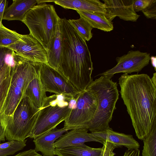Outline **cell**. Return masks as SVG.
Here are the masks:
<instances>
[{
	"label": "cell",
	"instance_id": "obj_1",
	"mask_svg": "<svg viewBox=\"0 0 156 156\" xmlns=\"http://www.w3.org/2000/svg\"><path fill=\"white\" fill-rule=\"evenodd\" d=\"M119 81L121 97L136 136L143 140L156 127V86L144 73H124Z\"/></svg>",
	"mask_w": 156,
	"mask_h": 156
},
{
	"label": "cell",
	"instance_id": "obj_2",
	"mask_svg": "<svg viewBox=\"0 0 156 156\" xmlns=\"http://www.w3.org/2000/svg\"><path fill=\"white\" fill-rule=\"evenodd\" d=\"M59 27L62 50L58 71L81 92L93 81L90 53L86 41L68 20L60 19Z\"/></svg>",
	"mask_w": 156,
	"mask_h": 156
},
{
	"label": "cell",
	"instance_id": "obj_3",
	"mask_svg": "<svg viewBox=\"0 0 156 156\" xmlns=\"http://www.w3.org/2000/svg\"><path fill=\"white\" fill-rule=\"evenodd\" d=\"M116 82L105 76H101L92 82L87 87L88 90L96 96L98 105L93 119L86 128L91 132L109 128V123L116 109L119 97Z\"/></svg>",
	"mask_w": 156,
	"mask_h": 156
},
{
	"label": "cell",
	"instance_id": "obj_4",
	"mask_svg": "<svg viewBox=\"0 0 156 156\" xmlns=\"http://www.w3.org/2000/svg\"><path fill=\"white\" fill-rule=\"evenodd\" d=\"M13 64L12 79L4 110V115L11 117L18 105L25 96L29 83L40 73L42 63L32 62L12 51Z\"/></svg>",
	"mask_w": 156,
	"mask_h": 156
},
{
	"label": "cell",
	"instance_id": "obj_5",
	"mask_svg": "<svg viewBox=\"0 0 156 156\" xmlns=\"http://www.w3.org/2000/svg\"><path fill=\"white\" fill-rule=\"evenodd\" d=\"M60 19L53 5L43 3L30 9L22 22L46 51L56 34Z\"/></svg>",
	"mask_w": 156,
	"mask_h": 156
},
{
	"label": "cell",
	"instance_id": "obj_6",
	"mask_svg": "<svg viewBox=\"0 0 156 156\" xmlns=\"http://www.w3.org/2000/svg\"><path fill=\"white\" fill-rule=\"evenodd\" d=\"M55 94L47 98L40 109L29 137L34 138L56 127L69 116L73 105L72 101L59 99Z\"/></svg>",
	"mask_w": 156,
	"mask_h": 156
},
{
	"label": "cell",
	"instance_id": "obj_7",
	"mask_svg": "<svg viewBox=\"0 0 156 156\" xmlns=\"http://www.w3.org/2000/svg\"><path fill=\"white\" fill-rule=\"evenodd\" d=\"M40 110L25 96L18 105L12 115L8 117L5 131L6 139L9 141H21L29 137Z\"/></svg>",
	"mask_w": 156,
	"mask_h": 156
},
{
	"label": "cell",
	"instance_id": "obj_8",
	"mask_svg": "<svg viewBox=\"0 0 156 156\" xmlns=\"http://www.w3.org/2000/svg\"><path fill=\"white\" fill-rule=\"evenodd\" d=\"M74 99L75 104L64 121V127L71 130L86 128L96 111L98 105L97 98L93 93L86 90L80 93Z\"/></svg>",
	"mask_w": 156,
	"mask_h": 156
},
{
	"label": "cell",
	"instance_id": "obj_9",
	"mask_svg": "<svg viewBox=\"0 0 156 156\" xmlns=\"http://www.w3.org/2000/svg\"><path fill=\"white\" fill-rule=\"evenodd\" d=\"M40 78L46 92L62 95L69 102L80 93L58 71L47 64L42 63Z\"/></svg>",
	"mask_w": 156,
	"mask_h": 156
},
{
	"label": "cell",
	"instance_id": "obj_10",
	"mask_svg": "<svg viewBox=\"0 0 156 156\" xmlns=\"http://www.w3.org/2000/svg\"><path fill=\"white\" fill-rule=\"evenodd\" d=\"M150 58L149 53L130 50L127 54L116 58L117 64L115 66L97 76H105L111 79L116 73L138 72L148 65Z\"/></svg>",
	"mask_w": 156,
	"mask_h": 156
},
{
	"label": "cell",
	"instance_id": "obj_11",
	"mask_svg": "<svg viewBox=\"0 0 156 156\" xmlns=\"http://www.w3.org/2000/svg\"><path fill=\"white\" fill-rule=\"evenodd\" d=\"M7 48L29 61L48 64L46 49L41 43L30 34H22L20 41Z\"/></svg>",
	"mask_w": 156,
	"mask_h": 156
},
{
	"label": "cell",
	"instance_id": "obj_12",
	"mask_svg": "<svg viewBox=\"0 0 156 156\" xmlns=\"http://www.w3.org/2000/svg\"><path fill=\"white\" fill-rule=\"evenodd\" d=\"M106 18L110 22L116 16L125 21L136 22L140 16L134 10L133 0H103Z\"/></svg>",
	"mask_w": 156,
	"mask_h": 156
},
{
	"label": "cell",
	"instance_id": "obj_13",
	"mask_svg": "<svg viewBox=\"0 0 156 156\" xmlns=\"http://www.w3.org/2000/svg\"><path fill=\"white\" fill-rule=\"evenodd\" d=\"M88 130L84 128L74 129L62 135L55 142L54 148L65 147L84 144L85 142L94 141L103 144L104 142L88 133Z\"/></svg>",
	"mask_w": 156,
	"mask_h": 156
},
{
	"label": "cell",
	"instance_id": "obj_14",
	"mask_svg": "<svg viewBox=\"0 0 156 156\" xmlns=\"http://www.w3.org/2000/svg\"><path fill=\"white\" fill-rule=\"evenodd\" d=\"M90 133L103 142H110L118 147L124 146L129 150L139 149L140 147L139 143L132 135L114 131L111 128Z\"/></svg>",
	"mask_w": 156,
	"mask_h": 156
},
{
	"label": "cell",
	"instance_id": "obj_15",
	"mask_svg": "<svg viewBox=\"0 0 156 156\" xmlns=\"http://www.w3.org/2000/svg\"><path fill=\"white\" fill-rule=\"evenodd\" d=\"M43 3L53 2L66 9L86 11L105 15L106 10L103 3L99 0H42Z\"/></svg>",
	"mask_w": 156,
	"mask_h": 156
},
{
	"label": "cell",
	"instance_id": "obj_16",
	"mask_svg": "<svg viewBox=\"0 0 156 156\" xmlns=\"http://www.w3.org/2000/svg\"><path fill=\"white\" fill-rule=\"evenodd\" d=\"M70 128L64 127L58 129L56 127L34 138V150L41 152L43 156H55L53 144L55 141Z\"/></svg>",
	"mask_w": 156,
	"mask_h": 156
},
{
	"label": "cell",
	"instance_id": "obj_17",
	"mask_svg": "<svg viewBox=\"0 0 156 156\" xmlns=\"http://www.w3.org/2000/svg\"><path fill=\"white\" fill-rule=\"evenodd\" d=\"M37 3V0H13L5 10L2 20L22 22L26 13Z\"/></svg>",
	"mask_w": 156,
	"mask_h": 156
},
{
	"label": "cell",
	"instance_id": "obj_18",
	"mask_svg": "<svg viewBox=\"0 0 156 156\" xmlns=\"http://www.w3.org/2000/svg\"><path fill=\"white\" fill-rule=\"evenodd\" d=\"M40 78V73L29 84L25 96L37 108L40 109L47 98Z\"/></svg>",
	"mask_w": 156,
	"mask_h": 156
},
{
	"label": "cell",
	"instance_id": "obj_19",
	"mask_svg": "<svg viewBox=\"0 0 156 156\" xmlns=\"http://www.w3.org/2000/svg\"><path fill=\"white\" fill-rule=\"evenodd\" d=\"M12 64L6 60L0 71V117L5 115V106L12 79Z\"/></svg>",
	"mask_w": 156,
	"mask_h": 156
},
{
	"label": "cell",
	"instance_id": "obj_20",
	"mask_svg": "<svg viewBox=\"0 0 156 156\" xmlns=\"http://www.w3.org/2000/svg\"><path fill=\"white\" fill-rule=\"evenodd\" d=\"M61 34L58 26L56 34L46 50L48 64L58 71L62 54Z\"/></svg>",
	"mask_w": 156,
	"mask_h": 156
},
{
	"label": "cell",
	"instance_id": "obj_21",
	"mask_svg": "<svg viewBox=\"0 0 156 156\" xmlns=\"http://www.w3.org/2000/svg\"><path fill=\"white\" fill-rule=\"evenodd\" d=\"M102 149L91 147L84 144L55 148L54 154L57 156H100Z\"/></svg>",
	"mask_w": 156,
	"mask_h": 156
},
{
	"label": "cell",
	"instance_id": "obj_22",
	"mask_svg": "<svg viewBox=\"0 0 156 156\" xmlns=\"http://www.w3.org/2000/svg\"><path fill=\"white\" fill-rule=\"evenodd\" d=\"M76 11L80 17L84 19L93 28L107 32L113 29L112 22L109 21L105 15L86 11Z\"/></svg>",
	"mask_w": 156,
	"mask_h": 156
},
{
	"label": "cell",
	"instance_id": "obj_23",
	"mask_svg": "<svg viewBox=\"0 0 156 156\" xmlns=\"http://www.w3.org/2000/svg\"><path fill=\"white\" fill-rule=\"evenodd\" d=\"M21 35L11 30L0 22V47L7 48L21 39Z\"/></svg>",
	"mask_w": 156,
	"mask_h": 156
},
{
	"label": "cell",
	"instance_id": "obj_24",
	"mask_svg": "<svg viewBox=\"0 0 156 156\" xmlns=\"http://www.w3.org/2000/svg\"><path fill=\"white\" fill-rule=\"evenodd\" d=\"M68 20L85 41H89L91 38L93 28L84 19L80 17L78 19H69Z\"/></svg>",
	"mask_w": 156,
	"mask_h": 156
},
{
	"label": "cell",
	"instance_id": "obj_25",
	"mask_svg": "<svg viewBox=\"0 0 156 156\" xmlns=\"http://www.w3.org/2000/svg\"><path fill=\"white\" fill-rule=\"evenodd\" d=\"M142 156H156V127L143 140Z\"/></svg>",
	"mask_w": 156,
	"mask_h": 156
},
{
	"label": "cell",
	"instance_id": "obj_26",
	"mask_svg": "<svg viewBox=\"0 0 156 156\" xmlns=\"http://www.w3.org/2000/svg\"><path fill=\"white\" fill-rule=\"evenodd\" d=\"M27 141L26 140L21 141L12 140L7 142L0 144V149L18 148L21 150L26 145Z\"/></svg>",
	"mask_w": 156,
	"mask_h": 156
},
{
	"label": "cell",
	"instance_id": "obj_27",
	"mask_svg": "<svg viewBox=\"0 0 156 156\" xmlns=\"http://www.w3.org/2000/svg\"><path fill=\"white\" fill-rule=\"evenodd\" d=\"M148 19H156V0H153L151 3L142 11Z\"/></svg>",
	"mask_w": 156,
	"mask_h": 156
},
{
	"label": "cell",
	"instance_id": "obj_28",
	"mask_svg": "<svg viewBox=\"0 0 156 156\" xmlns=\"http://www.w3.org/2000/svg\"><path fill=\"white\" fill-rule=\"evenodd\" d=\"M118 147L113 144L105 141L104 142L101 152L100 156H114L113 150Z\"/></svg>",
	"mask_w": 156,
	"mask_h": 156
},
{
	"label": "cell",
	"instance_id": "obj_29",
	"mask_svg": "<svg viewBox=\"0 0 156 156\" xmlns=\"http://www.w3.org/2000/svg\"><path fill=\"white\" fill-rule=\"evenodd\" d=\"M153 0H133V8L136 12L142 11L147 7Z\"/></svg>",
	"mask_w": 156,
	"mask_h": 156
},
{
	"label": "cell",
	"instance_id": "obj_30",
	"mask_svg": "<svg viewBox=\"0 0 156 156\" xmlns=\"http://www.w3.org/2000/svg\"><path fill=\"white\" fill-rule=\"evenodd\" d=\"M7 121V116L3 115L0 117V143L5 140V131Z\"/></svg>",
	"mask_w": 156,
	"mask_h": 156
},
{
	"label": "cell",
	"instance_id": "obj_31",
	"mask_svg": "<svg viewBox=\"0 0 156 156\" xmlns=\"http://www.w3.org/2000/svg\"><path fill=\"white\" fill-rule=\"evenodd\" d=\"M12 51L6 48L0 47V71L5 62L7 55Z\"/></svg>",
	"mask_w": 156,
	"mask_h": 156
},
{
	"label": "cell",
	"instance_id": "obj_32",
	"mask_svg": "<svg viewBox=\"0 0 156 156\" xmlns=\"http://www.w3.org/2000/svg\"><path fill=\"white\" fill-rule=\"evenodd\" d=\"M14 156H42L36 152L34 149H30L21 152Z\"/></svg>",
	"mask_w": 156,
	"mask_h": 156
},
{
	"label": "cell",
	"instance_id": "obj_33",
	"mask_svg": "<svg viewBox=\"0 0 156 156\" xmlns=\"http://www.w3.org/2000/svg\"><path fill=\"white\" fill-rule=\"evenodd\" d=\"M8 2L6 0H0V22H2L4 12L7 8Z\"/></svg>",
	"mask_w": 156,
	"mask_h": 156
},
{
	"label": "cell",
	"instance_id": "obj_34",
	"mask_svg": "<svg viewBox=\"0 0 156 156\" xmlns=\"http://www.w3.org/2000/svg\"><path fill=\"white\" fill-rule=\"evenodd\" d=\"M18 148H10L7 149H0V156H6L12 155L19 151Z\"/></svg>",
	"mask_w": 156,
	"mask_h": 156
},
{
	"label": "cell",
	"instance_id": "obj_35",
	"mask_svg": "<svg viewBox=\"0 0 156 156\" xmlns=\"http://www.w3.org/2000/svg\"><path fill=\"white\" fill-rule=\"evenodd\" d=\"M150 60H151L152 65L154 68L155 70L156 69V58L155 57L152 56L151 57Z\"/></svg>",
	"mask_w": 156,
	"mask_h": 156
},
{
	"label": "cell",
	"instance_id": "obj_36",
	"mask_svg": "<svg viewBox=\"0 0 156 156\" xmlns=\"http://www.w3.org/2000/svg\"><path fill=\"white\" fill-rule=\"evenodd\" d=\"M151 80L153 83L156 86V73H155L153 74V76L152 78H151Z\"/></svg>",
	"mask_w": 156,
	"mask_h": 156
}]
</instances>
